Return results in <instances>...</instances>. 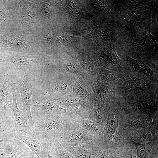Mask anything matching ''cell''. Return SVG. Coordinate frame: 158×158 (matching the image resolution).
<instances>
[{
    "mask_svg": "<svg viewBox=\"0 0 158 158\" xmlns=\"http://www.w3.org/2000/svg\"><path fill=\"white\" fill-rule=\"evenodd\" d=\"M76 122L66 114L54 115L35 125L32 129L36 133L37 140H58Z\"/></svg>",
    "mask_w": 158,
    "mask_h": 158,
    "instance_id": "cell-1",
    "label": "cell"
},
{
    "mask_svg": "<svg viewBox=\"0 0 158 158\" xmlns=\"http://www.w3.org/2000/svg\"><path fill=\"white\" fill-rule=\"evenodd\" d=\"M57 140L66 150L71 147L82 144L92 145L101 147L104 141V136L85 130L76 122Z\"/></svg>",
    "mask_w": 158,
    "mask_h": 158,
    "instance_id": "cell-2",
    "label": "cell"
},
{
    "mask_svg": "<svg viewBox=\"0 0 158 158\" xmlns=\"http://www.w3.org/2000/svg\"><path fill=\"white\" fill-rule=\"evenodd\" d=\"M120 114L115 110H111L104 130V141L101 150L109 148L118 149L129 142L123 138L119 131Z\"/></svg>",
    "mask_w": 158,
    "mask_h": 158,
    "instance_id": "cell-3",
    "label": "cell"
},
{
    "mask_svg": "<svg viewBox=\"0 0 158 158\" xmlns=\"http://www.w3.org/2000/svg\"><path fill=\"white\" fill-rule=\"evenodd\" d=\"M158 124L157 114L132 115L123 114L119 116V131L121 136L127 140L136 130Z\"/></svg>",
    "mask_w": 158,
    "mask_h": 158,
    "instance_id": "cell-4",
    "label": "cell"
},
{
    "mask_svg": "<svg viewBox=\"0 0 158 158\" xmlns=\"http://www.w3.org/2000/svg\"><path fill=\"white\" fill-rule=\"evenodd\" d=\"M31 112L35 125L54 115L66 113V110L60 107L56 102L44 98L33 100Z\"/></svg>",
    "mask_w": 158,
    "mask_h": 158,
    "instance_id": "cell-5",
    "label": "cell"
},
{
    "mask_svg": "<svg viewBox=\"0 0 158 158\" xmlns=\"http://www.w3.org/2000/svg\"><path fill=\"white\" fill-rule=\"evenodd\" d=\"M11 90L13 99L12 102L8 105V108H10L13 111L15 124L13 128L8 132V133H11L16 132H23L30 135L32 138L36 139V133L30 126L28 118H27L25 113L22 112L18 106L15 89L12 87H11Z\"/></svg>",
    "mask_w": 158,
    "mask_h": 158,
    "instance_id": "cell-6",
    "label": "cell"
},
{
    "mask_svg": "<svg viewBox=\"0 0 158 158\" xmlns=\"http://www.w3.org/2000/svg\"><path fill=\"white\" fill-rule=\"evenodd\" d=\"M18 88L20 93L23 108L26 111L29 125L32 129L35 124L31 112L32 96L35 88L33 81L29 75L25 74L20 79L18 84Z\"/></svg>",
    "mask_w": 158,
    "mask_h": 158,
    "instance_id": "cell-7",
    "label": "cell"
},
{
    "mask_svg": "<svg viewBox=\"0 0 158 158\" xmlns=\"http://www.w3.org/2000/svg\"><path fill=\"white\" fill-rule=\"evenodd\" d=\"M8 136L19 140L29 147L38 158H47L51 150L47 139L37 140L22 135L20 132L8 133Z\"/></svg>",
    "mask_w": 158,
    "mask_h": 158,
    "instance_id": "cell-8",
    "label": "cell"
},
{
    "mask_svg": "<svg viewBox=\"0 0 158 158\" xmlns=\"http://www.w3.org/2000/svg\"><path fill=\"white\" fill-rule=\"evenodd\" d=\"M158 124L139 129L133 132L127 140L132 143L158 142Z\"/></svg>",
    "mask_w": 158,
    "mask_h": 158,
    "instance_id": "cell-9",
    "label": "cell"
},
{
    "mask_svg": "<svg viewBox=\"0 0 158 158\" xmlns=\"http://www.w3.org/2000/svg\"><path fill=\"white\" fill-rule=\"evenodd\" d=\"M30 149L18 139L6 140L0 143V158H17L26 150Z\"/></svg>",
    "mask_w": 158,
    "mask_h": 158,
    "instance_id": "cell-10",
    "label": "cell"
},
{
    "mask_svg": "<svg viewBox=\"0 0 158 158\" xmlns=\"http://www.w3.org/2000/svg\"><path fill=\"white\" fill-rule=\"evenodd\" d=\"M101 150L100 147L87 144L71 147L67 150L74 158H95Z\"/></svg>",
    "mask_w": 158,
    "mask_h": 158,
    "instance_id": "cell-11",
    "label": "cell"
},
{
    "mask_svg": "<svg viewBox=\"0 0 158 158\" xmlns=\"http://www.w3.org/2000/svg\"><path fill=\"white\" fill-rule=\"evenodd\" d=\"M110 111L106 107H95L89 114L87 119L105 126Z\"/></svg>",
    "mask_w": 158,
    "mask_h": 158,
    "instance_id": "cell-12",
    "label": "cell"
},
{
    "mask_svg": "<svg viewBox=\"0 0 158 158\" xmlns=\"http://www.w3.org/2000/svg\"><path fill=\"white\" fill-rule=\"evenodd\" d=\"M1 62H9L13 63L18 69H25L33 65L36 62L34 58H29L23 57H15L8 56L3 58Z\"/></svg>",
    "mask_w": 158,
    "mask_h": 158,
    "instance_id": "cell-13",
    "label": "cell"
},
{
    "mask_svg": "<svg viewBox=\"0 0 158 158\" xmlns=\"http://www.w3.org/2000/svg\"><path fill=\"white\" fill-rule=\"evenodd\" d=\"M47 140L51 150L50 154L56 158H74L72 154L64 148L57 140Z\"/></svg>",
    "mask_w": 158,
    "mask_h": 158,
    "instance_id": "cell-14",
    "label": "cell"
},
{
    "mask_svg": "<svg viewBox=\"0 0 158 158\" xmlns=\"http://www.w3.org/2000/svg\"><path fill=\"white\" fill-rule=\"evenodd\" d=\"M76 122L83 129L93 133L104 136V126L87 118L78 120Z\"/></svg>",
    "mask_w": 158,
    "mask_h": 158,
    "instance_id": "cell-15",
    "label": "cell"
},
{
    "mask_svg": "<svg viewBox=\"0 0 158 158\" xmlns=\"http://www.w3.org/2000/svg\"><path fill=\"white\" fill-rule=\"evenodd\" d=\"M157 142H150L143 143H133V145H134L137 152L135 158H149L153 147Z\"/></svg>",
    "mask_w": 158,
    "mask_h": 158,
    "instance_id": "cell-16",
    "label": "cell"
},
{
    "mask_svg": "<svg viewBox=\"0 0 158 158\" xmlns=\"http://www.w3.org/2000/svg\"><path fill=\"white\" fill-rule=\"evenodd\" d=\"M143 42L141 44H138L145 50L150 51H157L158 44L154 37L152 36L150 32L147 31L143 32Z\"/></svg>",
    "mask_w": 158,
    "mask_h": 158,
    "instance_id": "cell-17",
    "label": "cell"
},
{
    "mask_svg": "<svg viewBox=\"0 0 158 158\" xmlns=\"http://www.w3.org/2000/svg\"><path fill=\"white\" fill-rule=\"evenodd\" d=\"M118 150L113 148L101 150L95 158H118Z\"/></svg>",
    "mask_w": 158,
    "mask_h": 158,
    "instance_id": "cell-18",
    "label": "cell"
},
{
    "mask_svg": "<svg viewBox=\"0 0 158 158\" xmlns=\"http://www.w3.org/2000/svg\"><path fill=\"white\" fill-rule=\"evenodd\" d=\"M133 144L129 142L118 150V158H133Z\"/></svg>",
    "mask_w": 158,
    "mask_h": 158,
    "instance_id": "cell-19",
    "label": "cell"
},
{
    "mask_svg": "<svg viewBox=\"0 0 158 158\" xmlns=\"http://www.w3.org/2000/svg\"><path fill=\"white\" fill-rule=\"evenodd\" d=\"M17 158H38L34 154L31 150H25L21 153Z\"/></svg>",
    "mask_w": 158,
    "mask_h": 158,
    "instance_id": "cell-20",
    "label": "cell"
},
{
    "mask_svg": "<svg viewBox=\"0 0 158 158\" xmlns=\"http://www.w3.org/2000/svg\"><path fill=\"white\" fill-rule=\"evenodd\" d=\"M158 142L153 147L149 158H158Z\"/></svg>",
    "mask_w": 158,
    "mask_h": 158,
    "instance_id": "cell-21",
    "label": "cell"
},
{
    "mask_svg": "<svg viewBox=\"0 0 158 158\" xmlns=\"http://www.w3.org/2000/svg\"><path fill=\"white\" fill-rule=\"evenodd\" d=\"M2 124V121L0 120V126ZM6 140H1V139H0V143H1L2 142H4Z\"/></svg>",
    "mask_w": 158,
    "mask_h": 158,
    "instance_id": "cell-22",
    "label": "cell"
}]
</instances>
